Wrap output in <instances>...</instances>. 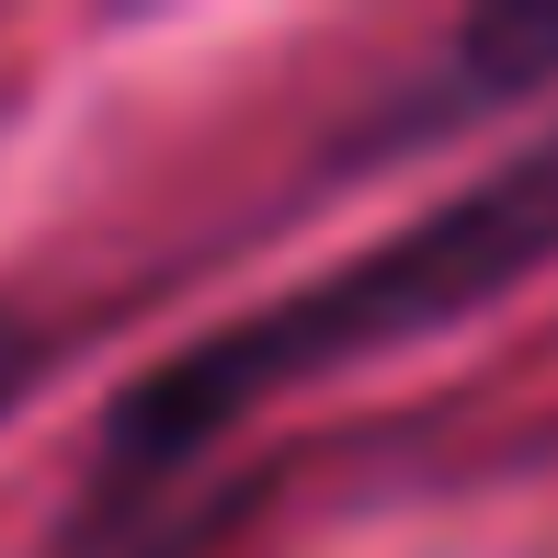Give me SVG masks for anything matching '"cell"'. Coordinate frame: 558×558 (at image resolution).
Wrapping results in <instances>:
<instances>
[{
	"mask_svg": "<svg viewBox=\"0 0 558 558\" xmlns=\"http://www.w3.org/2000/svg\"><path fill=\"white\" fill-rule=\"evenodd\" d=\"M23 388V342H12V319H0V399Z\"/></svg>",
	"mask_w": 558,
	"mask_h": 558,
	"instance_id": "cell-2",
	"label": "cell"
},
{
	"mask_svg": "<svg viewBox=\"0 0 558 558\" xmlns=\"http://www.w3.org/2000/svg\"><path fill=\"white\" fill-rule=\"evenodd\" d=\"M547 263H558V125L536 148H513L490 183H468L456 206L411 217L399 240L353 251L342 274L274 296L240 331H217V342H194L183 365H160L114 411V490L194 468L228 422H251L263 399L308 388V376H331V365H365V353H388V342L456 331L468 308L513 296L524 274H547Z\"/></svg>",
	"mask_w": 558,
	"mask_h": 558,
	"instance_id": "cell-1",
	"label": "cell"
}]
</instances>
